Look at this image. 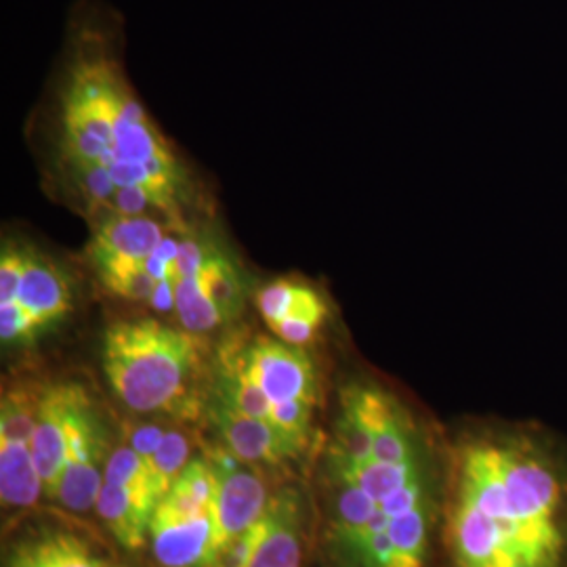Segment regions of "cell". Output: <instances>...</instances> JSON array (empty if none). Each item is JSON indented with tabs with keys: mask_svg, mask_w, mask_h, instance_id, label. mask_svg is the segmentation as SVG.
<instances>
[{
	"mask_svg": "<svg viewBox=\"0 0 567 567\" xmlns=\"http://www.w3.org/2000/svg\"><path fill=\"white\" fill-rule=\"evenodd\" d=\"M28 259V244H18L13 240L2 243L0 252V305L11 303L18 297L23 269Z\"/></svg>",
	"mask_w": 567,
	"mask_h": 567,
	"instance_id": "obj_26",
	"label": "cell"
},
{
	"mask_svg": "<svg viewBox=\"0 0 567 567\" xmlns=\"http://www.w3.org/2000/svg\"><path fill=\"white\" fill-rule=\"evenodd\" d=\"M198 284L206 297L219 307L225 322H231L240 316L246 301V284L238 261L227 252L224 244L213 236L206 240V252L200 269L194 276H187Z\"/></svg>",
	"mask_w": 567,
	"mask_h": 567,
	"instance_id": "obj_16",
	"label": "cell"
},
{
	"mask_svg": "<svg viewBox=\"0 0 567 567\" xmlns=\"http://www.w3.org/2000/svg\"><path fill=\"white\" fill-rule=\"evenodd\" d=\"M166 238V227L145 215H110L95 227L89 259L107 290L143 269Z\"/></svg>",
	"mask_w": 567,
	"mask_h": 567,
	"instance_id": "obj_6",
	"label": "cell"
},
{
	"mask_svg": "<svg viewBox=\"0 0 567 567\" xmlns=\"http://www.w3.org/2000/svg\"><path fill=\"white\" fill-rule=\"evenodd\" d=\"M72 386L74 383L44 386L39 421L30 442L34 463L41 473L44 496L49 501H58L60 494L61 473L68 450V408L72 400Z\"/></svg>",
	"mask_w": 567,
	"mask_h": 567,
	"instance_id": "obj_10",
	"label": "cell"
},
{
	"mask_svg": "<svg viewBox=\"0 0 567 567\" xmlns=\"http://www.w3.org/2000/svg\"><path fill=\"white\" fill-rule=\"evenodd\" d=\"M175 311L183 328L192 334H204L227 324L219 307L206 297L203 288L192 278H177Z\"/></svg>",
	"mask_w": 567,
	"mask_h": 567,
	"instance_id": "obj_21",
	"label": "cell"
},
{
	"mask_svg": "<svg viewBox=\"0 0 567 567\" xmlns=\"http://www.w3.org/2000/svg\"><path fill=\"white\" fill-rule=\"evenodd\" d=\"M454 567H561L566 489L526 440L482 437L458 456L450 511Z\"/></svg>",
	"mask_w": 567,
	"mask_h": 567,
	"instance_id": "obj_1",
	"label": "cell"
},
{
	"mask_svg": "<svg viewBox=\"0 0 567 567\" xmlns=\"http://www.w3.org/2000/svg\"><path fill=\"white\" fill-rule=\"evenodd\" d=\"M150 538L152 553L163 567H210L224 545L217 511L192 517L154 513Z\"/></svg>",
	"mask_w": 567,
	"mask_h": 567,
	"instance_id": "obj_8",
	"label": "cell"
},
{
	"mask_svg": "<svg viewBox=\"0 0 567 567\" xmlns=\"http://www.w3.org/2000/svg\"><path fill=\"white\" fill-rule=\"evenodd\" d=\"M156 507V501L150 496L107 482H103L95 505L103 524L128 550H140L145 545Z\"/></svg>",
	"mask_w": 567,
	"mask_h": 567,
	"instance_id": "obj_14",
	"label": "cell"
},
{
	"mask_svg": "<svg viewBox=\"0 0 567 567\" xmlns=\"http://www.w3.org/2000/svg\"><path fill=\"white\" fill-rule=\"evenodd\" d=\"M330 465L334 473V482H347L360 487L379 507H383L410 484L425 480L421 456L408 461H383L372 454V458L362 463L330 461Z\"/></svg>",
	"mask_w": 567,
	"mask_h": 567,
	"instance_id": "obj_13",
	"label": "cell"
},
{
	"mask_svg": "<svg viewBox=\"0 0 567 567\" xmlns=\"http://www.w3.org/2000/svg\"><path fill=\"white\" fill-rule=\"evenodd\" d=\"M4 567H112L76 534L47 529L11 548Z\"/></svg>",
	"mask_w": 567,
	"mask_h": 567,
	"instance_id": "obj_15",
	"label": "cell"
},
{
	"mask_svg": "<svg viewBox=\"0 0 567 567\" xmlns=\"http://www.w3.org/2000/svg\"><path fill=\"white\" fill-rule=\"evenodd\" d=\"M44 494L32 447L0 440V498L9 508L37 507Z\"/></svg>",
	"mask_w": 567,
	"mask_h": 567,
	"instance_id": "obj_17",
	"label": "cell"
},
{
	"mask_svg": "<svg viewBox=\"0 0 567 567\" xmlns=\"http://www.w3.org/2000/svg\"><path fill=\"white\" fill-rule=\"evenodd\" d=\"M313 404H307L301 400H290V402H280V404L271 405V419L269 423L276 426L278 431H282L284 435L299 447L303 450L309 442V429L313 421Z\"/></svg>",
	"mask_w": 567,
	"mask_h": 567,
	"instance_id": "obj_25",
	"label": "cell"
},
{
	"mask_svg": "<svg viewBox=\"0 0 567 567\" xmlns=\"http://www.w3.org/2000/svg\"><path fill=\"white\" fill-rule=\"evenodd\" d=\"M208 416L224 446L252 465H284L301 452L269 421L244 414L217 395L210 398Z\"/></svg>",
	"mask_w": 567,
	"mask_h": 567,
	"instance_id": "obj_9",
	"label": "cell"
},
{
	"mask_svg": "<svg viewBox=\"0 0 567 567\" xmlns=\"http://www.w3.org/2000/svg\"><path fill=\"white\" fill-rule=\"evenodd\" d=\"M131 89L114 61L100 53L74 61L61 97V158L105 164Z\"/></svg>",
	"mask_w": 567,
	"mask_h": 567,
	"instance_id": "obj_3",
	"label": "cell"
},
{
	"mask_svg": "<svg viewBox=\"0 0 567 567\" xmlns=\"http://www.w3.org/2000/svg\"><path fill=\"white\" fill-rule=\"evenodd\" d=\"M269 527L255 559L248 567H299L301 566V501L295 489H282L267 505Z\"/></svg>",
	"mask_w": 567,
	"mask_h": 567,
	"instance_id": "obj_12",
	"label": "cell"
},
{
	"mask_svg": "<svg viewBox=\"0 0 567 567\" xmlns=\"http://www.w3.org/2000/svg\"><path fill=\"white\" fill-rule=\"evenodd\" d=\"M257 309L267 328H271L286 318L297 316H328V305L320 292L303 282L280 278L265 284L257 292Z\"/></svg>",
	"mask_w": 567,
	"mask_h": 567,
	"instance_id": "obj_18",
	"label": "cell"
},
{
	"mask_svg": "<svg viewBox=\"0 0 567 567\" xmlns=\"http://www.w3.org/2000/svg\"><path fill=\"white\" fill-rule=\"evenodd\" d=\"M16 303L30 316L39 332L58 324L72 309V288L68 276L60 265L34 246H28V259Z\"/></svg>",
	"mask_w": 567,
	"mask_h": 567,
	"instance_id": "obj_11",
	"label": "cell"
},
{
	"mask_svg": "<svg viewBox=\"0 0 567 567\" xmlns=\"http://www.w3.org/2000/svg\"><path fill=\"white\" fill-rule=\"evenodd\" d=\"M339 492L334 496L332 507V538L344 559L353 555V550L362 543L365 527L372 515L379 511V505L365 496L360 487L347 482H334Z\"/></svg>",
	"mask_w": 567,
	"mask_h": 567,
	"instance_id": "obj_19",
	"label": "cell"
},
{
	"mask_svg": "<svg viewBox=\"0 0 567 567\" xmlns=\"http://www.w3.org/2000/svg\"><path fill=\"white\" fill-rule=\"evenodd\" d=\"M240 355L250 379L261 386L271 404L301 400L318 405L320 385L313 362L301 347L271 337L240 343Z\"/></svg>",
	"mask_w": 567,
	"mask_h": 567,
	"instance_id": "obj_5",
	"label": "cell"
},
{
	"mask_svg": "<svg viewBox=\"0 0 567 567\" xmlns=\"http://www.w3.org/2000/svg\"><path fill=\"white\" fill-rule=\"evenodd\" d=\"M200 334L152 318L122 320L103 334L102 364L122 404L140 414L196 419L203 370Z\"/></svg>",
	"mask_w": 567,
	"mask_h": 567,
	"instance_id": "obj_2",
	"label": "cell"
},
{
	"mask_svg": "<svg viewBox=\"0 0 567 567\" xmlns=\"http://www.w3.org/2000/svg\"><path fill=\"white\" fill-rule=\"evenodd\" d=\"M107 463V431L86 389L72 386L68 408V450L58 503L74 513L97 505Z\"/></svg>",
	"mask_w": 567,
	"mask_h": 567,
	"instance_id": "obj_4",
	"label": "cell"
},
{
	"mask_svg": "<svg viewBox=\"0 0 567 567\" xmlns=\"http://www.w3.org/2000/svg\"><path fill=\"white\" fill-rule=\"evenodd\" d=\"M103 482L107 484H118V486L135 489L140 494L150 496L152 501H156V505L161 503L158 496L154 494L152 487V475H150V466L143 461L142 456L128 446L122 444L116 447L105 463V473H103Z\"/></svg>",
	"mask_w": 567,
	"mask_h": 567,
	"instance_id": "obj_23",
	"label": "cell"
},
{
	"mask_svg": "<svg viewBox=\"0 0 567 567\" xmlns=\"http://www.w3.org/2000/svg\"><path fill=\"white\" fill-rule=\"evenodd\" d=\"M44 386L30 383L13 385L2 393L0 402V440L30 444L41 408Z\"/></svg>",
	"mask_w": 567,
	"mask_h": 567,
	"instance_id": "obj_20",
	"label": "cell"
},
{
	"mask_svg": "<svg viewBox=\"0 0 567 567\" xmlns=\"http://www.w3.org/2000/svg\"><path fill=\"white\" fill-rule=\"evenodd\" d=\"M206 461L217 477V519L225 543L255 526L264 517L269 498L257 465L244 461L229 447H210Z\"/></svg>",
	"mask_w": 567,
	"mask_h": 567,
	"instance_id": "obj_7",
	"label": "cell"
},
{
	"mask_svg": "<svg viewBox=\"0 0 567 567\" xmlns=\"http://www.w3.org/2000/svg\"><path fill=\"white\" fill-rule=\"evenodd\" d=\"M126 435H128V446L133 447L145 463H150L163 444L166 429L152 423H142V425L128 426Z\"/></svg>",
	"mask_w": 567,
	"mask_h": 567,
	"instance_id": "obj_27",
	"label": "cell"
},
{
	"mask_svg": "<svg viewBox=\"0 0 567 567\" xmlns=\"http://www.w3.org/2000/svg\"><path fill=\"white\" fill-rule=\"evenodd\" d=\"M189 463V440L177 429H166L163 444L154 458L147 463L152 475V487L158 501H163L168 489L177 482L183 468Z\"/></svg>",
	"mask_w": 567,
	"mask_h": 567,
	"instance_id": "obj_22",
	"label": "cell"
},
{
	"mask_svg": "<svg viewBox=\"0 0 567 567\" xmlns=\"http://www.w3.org/2000/svg\"><path fill=\"white\" fill-rule=\"evenodd\" d=\"M267 527H269V513L265 511L264 517L255 526H250L243 534L225 540L224 545L217 550L210 567L250 566L252 559H255L257 548H259L265 534H267Z\"/></svg>",
	"mask_w": 567,
	"mask_h": 567,
	"instance_id": "obj_24",
	"label": "cell"
}]
</instances>
